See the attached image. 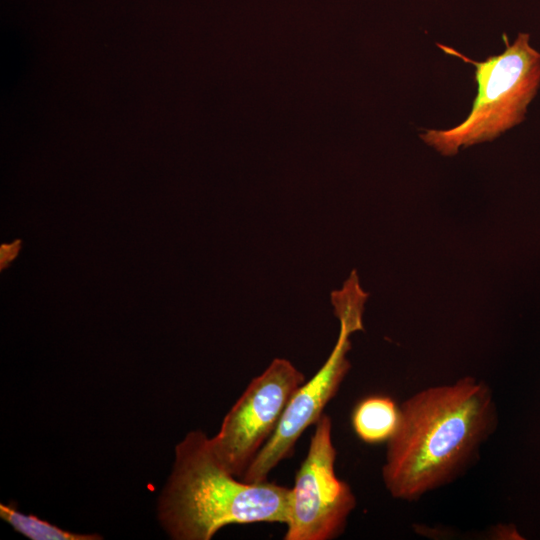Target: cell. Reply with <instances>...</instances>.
Masks as SVG:
<instances>
[{
	"label": "cell",
	"mask_w": 540,
	"mask_h": 540,
	"mask_svg": "<svg viewBox=\"0 0 540 540\" xmlns=\"http://www.w3.org/2000/svg\"><path fill=\"white\" fill-rule=\"evenodd\" d=\"M350 334L340 325L337 342L329 357L319 371L294 392L275 431L245 471L244 481H266L268 474L292 454L302 433L322 416L323 409L335 396L350 369L346 357L351 348Z\"/></svg>",
	"instance_id": "obj_6"
},
{
	"label": "cell",
	"mask_w": 540,
	"mask_h": 540,
	"mask_svg": "<svg viewBox=\"0 0 540 540\" xmlns=\"http://www.w3.org/2000/svg\"><path fill=\"white\" fill-rule=\"evenodd\" d=\"M400 408L382 467L387 491L399 500H417L454 480L496 427L489 386L470 376L421 390Z\"/></svg>",
	"instance_id": "obj_1"
},
{
	"label": "cell",
	"mask_w": 540,
	"mask_h": 540,
	"mask_svg": "<svg viewBox=\"0 0 540 540\" xmlns=\"http://www.w3.org/2000/svg\"><path fill=\"white\" fill-rule=\"evenodd\" d=\"M335 460L332 421L322 414L291 488L285 540H330L343 532L356 498L336 476Z\"/></svg>",
	"instance_id": "obj_4"
},
{
	"label": "cell",
	"mask_w": 540,
	"mask_h": 540,
	"mask_svg": "<svg viewBox=\"0 0 540 540\" xmlns=\"http://www.w3.org/2000/svg\"><path fill=\"white\" fill-rule=\"evenodd\" d=\"M0 517L31 540H99L98 534H77L63 530L34 515H25L11 503L0 505Z\"/></svg>",
	"instance_id": "obj_8"
},
{
	"label": "cell",
	"mask_w": 540,
	"mask_h": 540,
	"mask_svg": "<svg viewBox=\"0 0 540 540\" xmlns=\"http://www.w3.org/2000/svg\"><path fill=\"white\" fill-rule=\"evenodd\" d=\"M22 241L16 239L14 242L9 244H1L0 246V270L8 268L14 259L18 256Z\"/></svg>",
	"instance_id": "obj_10"
},
{
	"label": "cell",
	"mask_w": 540,
	"mask_h": 540,
	"mask_svg": "<svg viewBox=\"0 0 540 540\" xmlns=\"http://www.w3.org/2000/svg\"><path fill=\"white\" fill-rule=\"evenodd\" d=\"M503 39L505 50L481 62L437 44L446 54L474 65L478 87L463 122L448 130H426L419 135L442 155L453 156L462 146L491 141L525 119L540 87V53L531 46L528 33H519L513 43L506 34Z\"/></svg>",
	"instance_id": "obj_3"
},
{
	"label": "cell",
	"mask_w": 540,
	"mask_h": 540,
	"mask_svg": "<svg viewBox=\"0 0 540 540\" xmlns=\"http://www.w3.org/2000/svg\"><path fill=\"white\" fill-rule=\"evenodd\" d=\"M290 492L267 480H237L216 457L210 439L192 431L176 446L159 519L173 539L209 540L230 524H286Z\"/></svg>",
	"instance_id": "obj_2"
},
{
	"label": "cell",
	"mask_w": 540,
	"mask_h": 540,
	"mask_svg": "<svg viewBox=\"0 0 540 540\" xmlns=\"http://www.w3.org/2000/svg\"><path fill=\"white\" fill-rule=\"evenodd\" d=\"M401 408L387 396L373 395L359 401L351 423L357 437L368 444L388 442L396 433Z\"/></svg>",
	"instance_id": "obj_7"
},
{
	"label": "cell",
	"mask_w": 540,
	"mask_h": 540,
	"mask_svg": "<svg viewBox=\"0 0 540 540\" xmlns=\"http://www.w3.org/2000/svg\"><path fill=\"white\" fill-rule=\"evenodd\" d=\"M304 381V375L289 360L275 358L249 383L226 414L218 434L210 439L216 457L232 475L243 477Z\"/></svg>",
	"instance_id": "obj_5"
},
{
	"label": "cell",
	"mask_w": 540,
	"mask_h": 540,
	"mask_svg": "<svg viewBox=\"0 0 540 540\" xmlns=\"http://www.w3.org/2000/svg\"><path fill=\"white\" fill-rule=\"evenodd\" d=\"M367 298L368 293L361 289L355 270L344 282L342 289L331 293L334 314L340 325L345 326L350 333L363 330L362 314Z\"/></svg>",
	"instance_id": "obj_9"
}]
</instances>
